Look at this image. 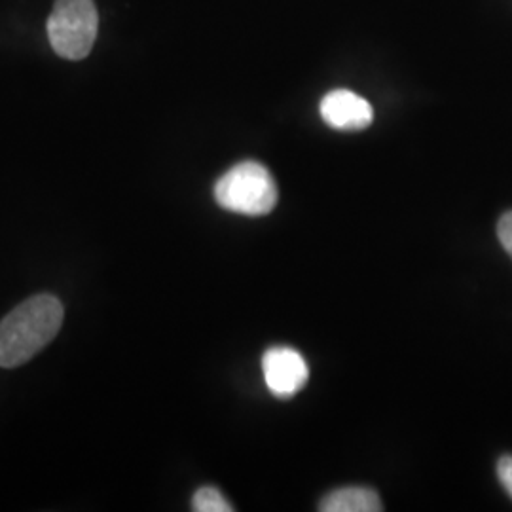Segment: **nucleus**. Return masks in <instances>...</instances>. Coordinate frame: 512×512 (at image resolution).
I'll use <instances>...</instances> for the list:
<instances>
[{
    "label": "nucleus",
    "mask_w": 512,
    "mask_h": 512,
    "mask_svg": "<svg viewBox=\"0 0 512 512\" xmlns=\"http://www.w3.org/2000/svg\"><path fill=\"white\" fill-rule=\"evenodd\" d=\"M63 304L52 294H37L0 321V368H18L46 348L63 325Z\"/></svg>",
    "instance_id": "obj_1"
},
{
    "label": "nucleus",
    "mask_w": 512,
    "mask_h": 512,
    "mask_svg": "<svg viewBox=\"0 0 512 512\" xmlns=\"http://www.w3.org/2000/svg\"><path fill=\"white\" fill-rule=\"evenodd\" d=\"M215 200L222 209L245 217H264L277 205V184L266 165L241 162L215 184Z\"/></svg>",
    "instance_id": "obj_2"
},
{
    "label": "nucleus",
    "mask_w": 512,
    "mask_h": 512,
    "mask_svg": "<svg viewBox=\"0 0 512 512\" xmlns=\"http://www.w3.org/2000/svg\"><path fill=\"white\" fill-rule=\"evenodd\" d=\"M99 16L93 0H55L48 19V38L54 52L80 61L92 52Z\"/></svg>",
    "instance_id": "obj_3"
},
{
    "label": "nucleus",
    "mask_w": 512,
    "mask_h": 512,
    "mask_svg": "<svg viewBox=\"0 0 512 512\" xmlns=\"http://www.w3.org/2000/svg\"><path fill=\"white\" fill-rule=\"evenodd\" d=\"M262 372L268 389L279 399L294 397L310 378L306 359L293 348L275 346L262 357Z\"/></svg>",
    "instance_id": "obj_4"
},
{
    "label": "nucleus",
    "mask_w": 512,
    "mask_h": 512,
    "mask_svg": "<svg viewBox=\"0 0 512 512\" xmlns=\"http://www.w3.org/2000/svg\"><path fill=\"white\" fill-rule=\"evenodd\" d=\"M321 118L330 128L340 131H361L374 120L372 105L365 97L349 90H332L321 99Z\"/></svg>",
    "instance_id": "obj_5"
},
{
    "label": "nucleus",
    "mask_w": 512,
    "mask_h": 512,
    "mask_svg": "<svg viewBox=\"0 0 512 512\" xmlns=\"http://www.w3.org/2000/svg\"><path fill=\"white\" fill-rule=\"evenodd\" d=\"M323 512H380L384 511L382 499L372 488L351 486L325 495L319 503Z\"/></svg>",
    "instance_id": "obj_6"
},
{
    "label": "nucleus",
    "mask_w": 512,
    "mask_h": 512,
    "mask_svg": "<svg viewBox=\"0 0 512 512\" xmlns=\"http://www.w3.org/2000/svg\"><path fill=\"white\" fill-rule=\"evenodd\" d=\"M192 509L198 512H232L234 507L230 501L220 494L217 488L205 486L192 497Z\"/></svg>",
    "instance_id": "obj_7"
},
{
    "label": "nucleus",
    "mask_w": 512,
    "mask_h": 512,
    "mask_svg": "<svg viewBox=\"0 0 512 512\" xmlns=\"http://www.w3.org/2000/svg\"><path fill=\"white\" fill-rule=\"evenodd\" d=\"M497 238L501 241L503 249H505L512 258V211L505 213V215L499 219V224H497Z\"/></svg>",
    "instance_id": "obj_8"
},
{
    "label": "nucleus",
    "mask_w": 512,
    "mask_h": 512,
    "mask_svg": "<svg viewBox=\"0 0 512 512\" xmlns=\"http://www.w3.org/2000/svg\"><path fill=\"white\" fill-rule=\"evenodd\" d=\"M497 476L505 492L512 497V456H503L497 463Z\"/></svg>",
    "instance_id": "obj_9"
}]
</instances>
